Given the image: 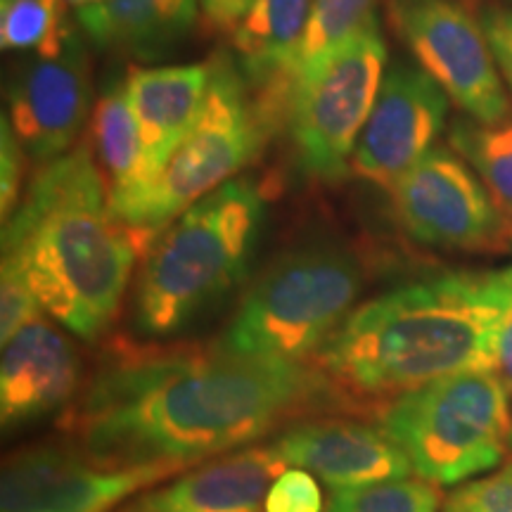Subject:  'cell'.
Segmentation results:
<instances>
[{"instance_id": "obj_1", "label": "cell", "mask_w": 512, "mask_h": 512, "mask_svg": "<svg viewBox=\"0 0 512 512\" xmlns=\"http://www.w3.org/2000/svg\"><path fill=\"white\" fill-rule=\"evenodd\" d=\"M318 366L216 349H150L102 366L69 415L76 448L107 467L200 465L330 401Z\"/></svg>"}, {"instance_id": "obj_2", "label": "cell", "mask_w": 512, "mask_h": 512, "mask_svg": "<svg viewBox=\"0 0 512 512\" xmlns=\"http://www.w3.org/2000/svg\"><path fill=\"white\" fill-rule=\"evenodd\" d=\"M512 266L401 285L356 306L316 356L339 389L399 396L465 370H494Z\"/></svg>"}, {"instance_id": "obj_3", "label": "cell", "mask_w": 512, "mask_h": 512, "mask_svg": "<svg viewBox=\"0 0 512 512\" xmlns=\"http://www.w3.org/2000/svg\"><path fill=\"white\" fill-rule=\"evenodd\" d=\"M140 249L110 209L93 147L46 164L3 223V266L17 268L62 328L98 342L112 328Z\"/></svg>"}, {"instance_id": "obj_4", "label": "cell", "mask_w": 512, "mask_h": 512, "mask_svg": "<svg viewBox=\"0 0 512 512\" xmlns=\"http://www.w3.org/2000/svg\"><path fill=\"white\" fill-rule=\"evenodd\" d=\"M264 219L252 178H233L183 211L147 249L133 297L140 335H176L228 297L245 280Z\"/></svg>"}, {"instance_id": "obj_5", "label": "cell", "mask_w": 512, "mask_h": 512, "mask_svg": "<svg viewBox=\"0 0 512 512\" xmlns=\"http://www.w3.org/2000/svg\"><path fill=\"white\" fill-rule=\"evenodd\" d=\"M361 264L335 242L280 254L240 299L214 347L233 356L309 366L356 309Z\"/></svg>"}, {"instance_id": "obj_6", "label": "cell", "mask_w": 512, "mask_h": 512, "mask_svg": "<svg viewBox=\"0 0 512 512\" xmlns=\"http://www.w3.org/2000/svg\"><path fill=\"white\" fill-rule=\"evenodd\" d=\"M380 427L413 475L439 486L491 470L510 441V389L496 370H465L394 396Z\"/></svg>"}, {"instance_id": "obj_7", "label": "cell", "mask_w": 512, "mask_h": 512, "mask_svg": "<svg viewBox=\"0 0 512 512\" xmlns=\"http://www.w3.org/2000/svg\"><path fill=\"white\" fill-rule=\"evenodd\" d=\"M271 121L249 83L226 55L211 60V81L200 117L169 159L157 183L121 219L140 252L202 197L233 181L264 147Z\"/></svg>"}, {"instance_id": "obj_8", "label": "cell", "mask_w": 512, "mask_h": 512, "mask_svg": "<svg viewBox=\"0 0 512 512\" xmlns=\"http://www.w3.org/2000/svg\"><path fill=\"white\" fill-rule=\"evenodd\" d=\"M384 62L387 43L375 15L294 83L285 119L302 174L323 183L349 176L358 136L380 91Z\"/></svg>"}, {"instance_id": "obj_9", "label": "cell", "mask_w": 512, "mask_h": 512, "mask_svg": "<svg viewBox=\"0 0 512 512\" xmlns=\"http://www.w3.org/2000/svg\"><path fill=\"white\" fill-rule=\"evenodd\" d=\"M389 15L415 60L467 117L498 124L510 117L501 69L482 22L456 0H389Z\"/></svg>"}, {"instance_id": "obj_10", "label": "cell", "mask_w": 512, "mask_h": 512, "mask_svg": "<svg viewBox=\"0 0 512 512\" xmlns=\"http://www.w3.org/2000/svg\"><path fill=\"white\" fill-rule=\"evenodd\" d=\"M387 192L401 228L422 245L486 252L508 235L491 192L448 147H432Z\"/></svg>"}, {"instance_id": "obj_11", "label": "cell", "mask_w": 512, "mask_h": 512, "mask_svg": "<svg viewBox=\"0 0 512 512\" xmlns=\"http://www.w3.org/2000/svg\"><path fill=\"white\" fill-rule=\"evenodd\" d=\"M190 465L107 467L81 448L38 444L12 453L0 479V512H114Z\"/></svg>"}, {"instance_id": "obj_12", "label": "cell", "mask_w": 512, "mask_h": 512, "mask_svg": "<svg viewBox=\"0 0 512 512\" xmlns=\"http://www.w3.org/2000/svg\"><path fill=\"white\" fill-rule=\"evenodd\" d=\"M10 124L24 155L50 164L72 150L91 112L86 43L74 24L60 38L17 64L8 86Z\"/></svg>"}, {"instance_id": "obj_13", "label": "cell", "mask_w": 512, "mask_h": 512, "mask_svg": "<svg viewBox=\"0 0 512 512\" xmlns=\"http://www.w3.org/2000/svg\"><path fill=\"white\" fill-rule=\"evenodd\" d=\"M448 95L420 64L394 62L358 136L351 174L389 190L444 131Z\"/></svg>"}, {"instance_id": "obj_14", "label": "cell", "mask_w": 512, "mask_h": 512, "mask_svg": "<svg viewBox=\"0 0 512 512\" xmlns=\"http://www.w3.org/2000/svg\"><path fill=\"white\" fill-rule=\"evenodd\" d=\"M287 467H302L332 489H351L411 477L406 453L384 434L356 420H309L287 427L271 444Z\"/></svg>"}, {"instance_id": "obj_15", "label": "cell", "mask_w": 512, "mask_h": 512, "mask_svg": "<svg viewBox=\"0 0 512 512\" xmlns=\"http://www.w3.org/2000/svg\"><path fill=\"white\" fill-rule=\"evenodd\" d=\"M81 382L79 351L46 318L22 325L3 342L0 420L5 430L48 418L74 399Z\"/></svg>"}, {"instance_id": "obj_16", "label": "cell", "mask_w": 512, "mask_h": 512, "mask_svg": "<svg viewBox=\"0 0 512 512\" xmlns=\"http://www.w3.org/2000/svg\"><path fill=\"white\" fill-rule=\"evenodd\" d=\"M285 467L271 444L238 448L140 491L114 512H266L268 491Z\"/></svg>"}, {"instance_id": "obj_17", "label": "cell", "mask_w": 512, "mask_h": 512, "mask_svg": "<svg viewBox=\"0 0 512 512\" xmlns=\"http://www.w3.org/2000/svg\"><path fill=\"white\" fill-rule=\"evenodd\" d=\"M209 81L211 62L138 67L128 72L126 98L136 119L152 185L200 117Z\"/></svg>"}, {"instance_id": "obj_18", "label": "cell", "mask_w": 512, "mask_h": 512, "mask_svg": "<svg viewBox=\"0 0 512 512\" xmlns=\"http://www.w3.org/2000/svg\"><path fill=\"white\" fill-rule=\"evenodd\" d=\"M197 15L200 0H105L76 10V24L95 48L155 60L181 46Z\"/></svg>"}, {"instance_id": "obj_19", "label": "cell", "mask_w": 512, "mask_h": 512, "mask_svg": "<svg viewBox=\"0 0 512 512\" xmlns=\"http://www.w3.org/2000/svg\"><path fill=\"white\" fill-rule=\"evenodd\" d=\"M311 8L313 0H254L235 29L238 67L252 91H264L256 98L264 114L302 41Z\"/></svg>"}, {"instance_id": "obj_20", "label": "cell", "mask_w": 512, "mask_h": 512, "mask_svg": "<svg viewBox=\"0 0 512 512\" xmlns=\"http://www.w3.org/2000/svg\"><path fill=\"white\" fill-rule=\"evenodd\" d=\"M93 155L107 174L110 209L117 221L143 200L152 178L126 98V81H112L93 107Z\"/></svg>"}, {"instance_id": "obj_21", "label": "cell", "mask_w": 512, "mask_h": 512, "mask_svg": "<svg viewBox=\"0 0 512 512\" xmlns=\"http://www.w3.org/2000/svg\"><path fill=\"white\" fill-rule=\"evenodd\" d=\"M373 17L375 0H313L302 41L294 50L283 83H280L278 93L266 110L271 124L275 117H285L287 98H290L294 83L302 81L332 48H337L339 43L354 36L358 29L366 27Z\"/></svg>"}, {"instance_id": "obj_22", "label": "cell", "mask_w": 512, "mask_h": 512, "mask_svg": "<svg viewBox=\"0 0 512 512\" xmlns=\"http://www.w3.org/2000/svg\"><path fill=\"white\" fill-rule=\"evenodd\" d=\"M448 143L477 171L503 214L512 219V114L498 124L453 121Z\"/></svg>"}, {"instance_id": "obj_23", "label": "cell", "mask_w": 512, "mask_h": 512, "mask_svg": "<svg viewBox=\"0 0 512 512\" xmlns=\"http://www.w3.org/2000/svg\"><path fill=\"white\" fill-rule=\"evenodd\" d=\"M439 484L422 477H399L387 482L332 491L325 512H439Z\"/></svg>"}, {"instance_id": "obj_24", "label": "cell", "mask_w": 512, "mask_h": 512, "mask_svg": "<svg viewBox=\"0 0 512 512\" xmlns=\"http://www.w3.org/2000/svg\"><path fill=\"white\" fill-rule=\"evenodd\" d=\"M67 19L62 0H0L3 50L34 53L60 38Z\"/></svg>"}, {"instance_id": "obj_25", "label": "cell", "mask_w": 512, "mask_h": 512, "mask_svg": "<svg viewBox=\"0 0 512 512\" xmlns=\"http://www.w3.org/2000/svg\"><path fill=\"white\" fill-rule=\"evenodd\" d=\"M444 512H512V463L451 491Z\"/></svg>"}, {"instance_id": "obj_26", "label": "cell", "mask_w": 512, "mask_h": 512, "mask_svg": "<svg viewBox=\"0 0 512 512\" xmlns=\"http://www.w3.org/2000/svg\"><path fill=\"white\" fill-rule=\"evenodd\" d=\"M313 477L302 467H285L268 491L266 512H323V496Z\"/></svg>"}, {"instance_id": "obj_27", "label": "cell", "mask_w": 512, "mask_h": 512, "mask_svg": "<svg viewBox=\"0 0 512 512\" xmlns=\"http://www.w3.org/2000/svg\"><path fill=\"white\" fill-rule=\"evenodd\" d=\"M22 171L24 147L19 143L8 114H3V119H0V214H3V223L19 207L17 202L19 190H22Z\"/></svg>"}, {"instance_id": "obj_28", "label": "cell", "mask_w": 512, "mask_h": 512, "mask_svg": "<svg viewBox=\"0 0 512 512\" xmlns=\"http://www.w3.org/2000/svg\"><path fill=\"white\" fill-rule=\"evenodd\" d=\"M482 27L498 69H501L503 79L512 93V10L484 12Z\"/></svg>"}, {"instance_id": "obj_29", "label": "cell", "mask_w": 512, "mask_h": 512, "mask_svg": "<svg viewBox=\"0 0 512 512\" xmlns=\"http://www.w3.org/2000/svg\"><path fill=\"white\" fill-rule=\"evenodd\" d=\"M252 3L254 0H200V8L207 15L211 27L235 31L242 17L247 15V10L252 8Z\"/></svg>"}, {"instance_id": "obj_30", "label": "cell", "mask_w": 512, "mask_h": 512, "mask_svg": "<svg viewBox=\"0 0 512 512\" xmlns=\"http://www.w3.org/2000/svg\"><path fill=\"white\" fill-rule=\"evenodd\" d=\"M494 370L501 375L505 387L512 392V292L501 313L496 330V363Z\"/></svg>"}, {"instance_id": "obj_31", "label": "cell", "mask_w": 512, "mask_h": 512, "mask_svg": "<svg viewBox=\"0 0 512 512\" xmlns=\"http://www.w3.org/2000/svg\"><path fill=\"white\" fill-rule=\"evenodd\" d=\"M67 3H72L76 10L79 8H91V5H98V3H105V0H67Z\"/></svg>"}, {"instance_id": "obj_32", "label": "cell", "mask_w": 512, "mask_h": 512, "mask_svg": "<svg viewBox=\"0 0 512 512\" xmlns=\"http://www.w3.org/2000/svg\"><path fill=\"white\" fill-rule=\"evenodd\" d=\"M510 444H512V430H510Z\"/></svg>"}, {"instance_id": "obj_33", "label": "cell", "mask_w": 512, "mask_h": 512, "mask_svg": "<svg viewBox=\"0 0 512 512\" xmlns=\"http://www.w3.org/2000/svg\"><path fill=\"white\" fill-rule=\"evenodd\" d=\"M510 221H512V219H510Z\"/></svg>"}]
</instances>
